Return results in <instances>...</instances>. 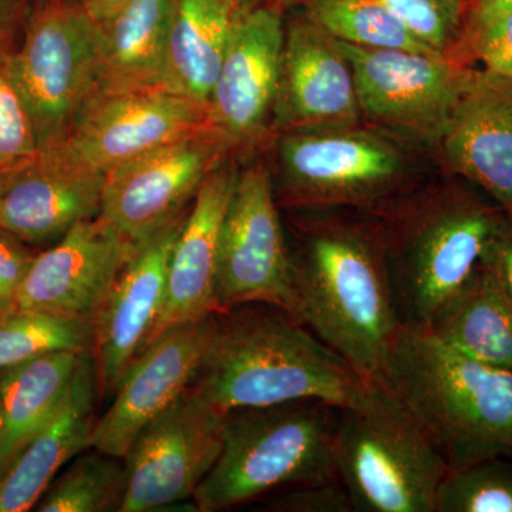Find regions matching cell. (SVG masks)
I'll list each match as a JSON object with an SVG mask.
<instances>
[{
  "instance_id": "4",
  "label": "cell",
  "mask_w": 512,
  "mask_h": 512,
  "mask_svg": "<svg viewBox=\"0 0 512 512\" xmlns=\"http://www.w3.org/2000/svg\"><path fill=\"white\" fill-rule=\"evenodd\" d=\"M507 212L463 185L412 191L376 217L400 322L427 325L476 274Z\"/></svg>"
},
{
  "instance_id": "35",
  "label": "cell",
  "mask_w": 512,
  "mask_h": 512,
  "mask_svg": "<svg viewBox=\"0 0 512 512\" xmlns=\"http://www.w3.org/2000/svg\"><path fill=\"white\" fill-rule=\"evenodd\" d=\"M266 510L275 512H352L348 491L336 480L298 485L292 491L279 495Z\"/></svg>"
},
{
  "instance_id": "29",
  "label": "cell",
  "mask_w": 512,
  "mask_h": 512,
  "mask_svg": "<svg viewBox=\"0 0 512 512\" xmlns=\"http://www.w3.org/2000/svg\"><path fill=\"white\" fill-rule=\"evenodd\" d=\"M92 346V320L18 311L0 316V369L56 352Z\"/></svg>"
},
{
  "instance_id": "36",
  "label": "cell",
  "mask_w": 512,
  "mask_h": 512,
  "mask_svg": "<svg viewBox=\"0 0 512 512\" xmlns=\"http://www.w3.org/2000/svg\"><path fill=\"white\" fill-rule=\"evenodd\" d=\"M484 264L493 271L505 295L512 303V217L507 215L503 228L484 258Z\"/></svg>"
},
{
  "instance_id": "39",
  "label": "cell",
  "mask_w": 512,
  "mask_h": 512,
  "mask_svg": "<svg viewBox=\"0 0 512 512\" xmlns=\"http://www.w3.org/2000/svg\"><path fill=\"white\" fill-rule=\"evenodd\" d=\"M84 10L97 25L113 18L121 9L126 8L131 0H73Z\"/></svg>"
},
{
  "instance_id": "21",
  "label": "cell",
  "mask_w": 512,
  "mask_h": 512,
  "mask_svg": "<svg viewBox=\"0 0 512 512\" xmlns=\"http://www.w3.org/2000/svg\"><path fill=\"white\" fill-rule=\"evenodd\" d=\"M237 175V167L224 161L208 175L192 200L171 252L163 308L146 346L171 329L215 312L222 220Z\"/></svg>"
},
{
  "instance_id": "14",
  "label": "cell",
  "mask_w": 512,
  "mask_h": 512,
  "mask_svg": "<svg viewBox=\"0 0 512 512\" xmlns=\"http://www.w3.org/2000/svg\"><path fill=\"white\" fill-rule=\"evenodd\" d=\"M188 208L150 237L134 244L116 281L92 319L99 400L113 399L124 373L146 346L163 308L168 265Z\"/></svg>"
},
{
  "instance_id": "40",
  "label": "cell",
  "mask_w": 512,
  "mask_h": 512,
  "mask_svg": "<svg viewBox=\"0 0 512 512\" xmlns=\"http://www.w3.org/2000/svg\"><path fill=\"white\" fill-rule=\"evenodd\" d=\"M241 8H254V6H275L284 10L286 6L302 5L305 0H238Z\"/></svg>"
},
{
  "instance_id": "20",
  "label": "cell",
  "mask_w": 512,
  "mask_h": 512,
  "mask_svg": "<svg viewBox=\"0 0 512 512\" xmlns=\"http://www.w3.org/2000/svg\"><path fill=\"white\" fill-rule=\"evenodd\" d=\"M439 146L454 174L512 217V79L470 69Z\"/></svg>"
},
{
  "instance_id": "9",
  "label": "cell",
  "mask_w": 512,
  "mask_h": 512,
  "mask_svg": "<svg viewBox=\"0 0 512 512\" xmlns=\"http://www.w3.org/2000/svg\"><path fill=\"white\" fill-rule=\"evenodd\" d=\"M215 312L269 303L292 313L291 249L268 168L238 171L222 220Z\"/></svg>"
},
{
  "instance_id": "38",
  "label": "cell",
  "mask_w": 512,
  "mask_h": 512,
  "mask_svg": "<svg viewBox=\"0 0 512 512\" xmlns=\"http://www.w3.org/2000/svg\"><path fill=\"white\" fill-rule=\"evenodd\" d=\"M511 10L512 0H470L464 29L490 22Z\"/></svg>"
},
{
  "instance_id": "5",
  "label": "cell",
  "mask_w": 512,
  "mask_h": 512,
  "mask_svg": "<svg viewBox=\"0 0 512 512\" xmlns=\"http://www.w3.org/2000/svg\"><path fill=\"white\" fill-rule=\"evenodd\" d=\"M339 409L296 400L225 414L217 463L195 491L200 512L229 510L282 487L336 480Z\"/></svg>"
},
{
  "instance_id": "26",
  "label": "cell",
  "mask_w": 512,
  "mask_h": 512,
  "mask_svg": "<svg viewBox=\"0 0 512 512\" xmlns=\"http://www.w3.org/2000/svg\"><path fill=\"white\" fill-rule=\"evenodd\" d=\"M426 329L458 352L512 372V303L484 262Z\"/></svg>"
},
{
  "instance_id": "37",
  "label": "cell",
  "mask_w": 512,
  "mask_h": 512,
  "mask_svg": "<svg viewBox=\"0 0 512 512\" xmlns=\"http://www.w3.org/2000/svg\"><path fill=\"white\" fill-rule=\"evenodd\" d=\"M32 0H0V42L12 43L13 36L25 28Z\"/></svg>"
},
{
  "instance_id": "33",
  "label": "cell",
  "mask_w": 512,
  "mask_h": 512,
  "mask_svg": "<svg viewBox=\"0 0 512 512\" xmlns=\"http://www.w3.org/2000/svg\"><path fill=\"white\" fill-rule=\"evenodd\" d=\"M458 60L471 57L483 64L484 70L512 79V10L490 22L464 29Z\"/></svg>"
},
{
  "instance_id": "10",
  "label": "cell",
  "mask_w": 512,
  "mask_h": 512,
  "mask_svg": "<svg viewBox=\"0 0 512 512\" xmlns=\"http://www.w3.org/2000/svg\"><path fill=\"white\" fill-rule=\"evenodd\" d=\"M339 43L355 74L360 116L384 133L439 144L470 67L450 56Z\"/></svg>"
},
{
  "instance_id": "24",
  "label": "cell",
  "mask_w": 512,
  "mask_h": 512,
  "mask_svg": "<svg viewBox=\"0 0 512 512\" xmlns=\"http://www.w3.org/2000/svg\"><path fill=\"white\" fill-rule=\"evenodd\" d=\"M82 353H50L0 369V477L62 403Z\"/></svg>"
},
{
  "instance_id": "13",
  "label": "cell",
  "mask_w": 512,
  "mask_h": 512,
  "mask_svg": "<svg viewBox=\"0 0 512 512\" xmlns=\"http://www.w3.org/2000/svg\"><path fill=\"white\" fill-rule=\"evenodd\" d=\"M207 126V107L165 87L101 92L56 150L74 164L107 174L153 148Z\"/></svg>"
},
{
  "instance_id": "12",
  "label": "cell",
  "mask_w": 512,
  "mask_h": 512,
  "mask_svg": "<svg viewBox=\"0 0 512 512\" xmlns=\"http://www.w3.org/2000/svg\"><path fill=\"white\" fill-rule=\"evenodd\" d=\"M225 414L188 389L128 447L120 512H151L194 497L220 457Z\"/></svg>"
},
{
  "instance_id": "8",
  "label": "cell",
  "mask_w": 512,
  "mask_h": 512,
  "mask_svg": "<svg viewBox=\"0 0 512 512\" xmlns=\"http://www.w3.org/2000/svg\"><path fill=\"white\" fill-rule=\"evenodd\" d=\"M12 70L37 150H56L99 93V25L73 0H39L13 50Z\"/></svg>"
},
{
  "instance_id": "23",
  "label": "cell",
  "mask_w": 512,
  "mask_h": 512,
  "mask_svg": "<svg viewBox=\"0 0 512 512\" xmlns=\"http://www.w3.org/2000/svg\"><path fill=\"white\" fill-rule=\"evenodd\" d=\"M241 5L168 0L163 87L207 107Z\"/></svg>"
},
{
  "instance_id": "41",
  "label": "cell",
  "mask_w": 512,
  "mask_h": 512,
  "mask_svg": "<svg viewBox=\"0 0 512 512\" xmlns=\"http://www.w3.org/2000/svg\"><path fill=\"white\" fill-rule=\"evenodd\" d=\"M0 430H2V404H0Z\"/></svg>"
},
{
  "instance_id": "2",
  "label": "cell",
  "mask_w": 512,
  "mask_h": 512,
  "mask_svg": "<svg viewBox=\"0 0 512 512\" xmlns=\"http://www.w3.org/2000/svg\"><path fill=\"white\" fill-rule=\"evenodd\" d=\"M369 377L346 362L291 312L247 303L217 312V323L191 389L218 412L320 400L355 406Z\"/></svg>"
},
{
  "instance_id": "42",
  "label": "cell",
  "mask_w": 512,
  "mask_h": 512,
  "mask_svg": "<svg viewBox=\"0 0 512 512\" xmlns=\"http://www.w3.org/2000/svg\"><path fill=\"white\" fill-rule=\"evenodd\" d=\"M36 2H39V0H36Z\"/></svg>"
},
{
  "instance_id": "1",
  "label": "cell",
  "mask_w": 512,
  "mask_h": 512,
  "mask_svg": "<svg viewBox=\"0 0 512 512\" xmlns=\"http://www.w3.org/2000/svg\"><path fill=\"white\" fill-rule=\"evenodd\" d=\"M306 208L291 249L292 315L365 377L379 376L402 328L375 214Z\"/></svg>"
},
{
  "instance_id": "22",
  "label": "cell",
  "mask_w": 512,
  "mask_h": 512,
  "mask_svg": "<svg viewBox=\"0 0 512 512\" xmlns=\"http://www.w3.org/2000/svg\"><path fill=\"white\" fill-rule=\"evenodd\" d=\"M97 402L93 356L84 350L62 403L0 477V512L32 510L57 473L82 451L90 450Z\"/></svg>"
},
{
  "instance_id": "15",
  "label": "cell",
  "mask_w": 512,
  "mask_h": 512,
  "mask_svg": "<svg viewBox=\"0 0 512 512\" xmlns=\"http://www.w3.org/2000/svg\"><path fill=\"white\" fill-rule=\"evenodd\" d=\"M284 40L282 9H241L207 104L210 126L234 148L261 140L274 120Z\"/></svg>"
},
{
  "instance_id": "28",
  "label": "cell",
  "mask_w": 512,
  "mask_h": 512,
  "mask_svg": "<svg viewBox=\"0 0 512 512\" xmlns=\"http://www.w3.org/2000/svg\"><path fill=\"white\" fill-rule=\"evenodd\" d=\"M53 480L35 510L40 512H120L127 490L124 458L90 448Z\"/></svg>"
},
{
  "instance_id": "18",
  "label": "cell",
  "mask_w": 512,
  "mask_h": 512,
  "mask_svg": "<svg viewBox=\"0 0 512 512\" xmlns=\"http://www.w3.org/2000/svg\"><path fill=\"white\" fill-rule=\"evenodd\" d=\"M106 174L74 164L59 150L0 170V229L30 247H52L79 222L99 217Z\"/></svg>"
},
{
  "instance_id": "34",
  "label": "cell",
  "mask_w": 512,
  "mask_h": 512,
  "mask_svg": "<svg viewBox=\"0 0 512 512\" xmlns=\"http://www.w3.org/2000/svg\"><path fill=\"white\" fill-rule=\"evenodd\" d=\"M39 249L0 229V316L18 311L20 289Z\"/></svg>"
},
{
  "instance_id": "25",
  "label": "cell",
  "mask_w": 512,
  "mask_h": 512,
  "mask_svg": "<svg viewBox=\"0 0 512 512\" xmlns=\"http://www.w3.org/2000/svg\"><path fill=\"white\" fill-rule=\"evenodd\" d=\"M168 0H131L99 25L101 92L163 87Z\"/></svg>"
},
{
  "instance_id": "3",
  "label": "cell",
  "mask_w": 512,
  "mask_h": 512,
  "mask_svg": "<svg viewBox=\"0 0 512 512\" xmlns=\"http://www.w3.org/2000/svg\"><path fill=\"white\" fill-rule=\"evenodd\" d=\"M448 467L512 458V372L464 355L421 326L402 325L380 375Z\"/></svg>"
},
{
  "instance_id": "16",
  "label": "cell",
  "mask_w": 512,
  "mask_h": 512,
  "mask_svg": "<svg viewBox=\"0 0 512 512\" xmlns=\"http://www.w3.org/2000/svg\"><path fill=\"white\" fill-rule=\"evenodd\" d=\"M215 323L217 312L171 329L141 350L124 373L109 409L97 417L90 448L124 458L140 430L190 389Z\"/></svg>"
},
{
  "instance_id": "32",
  "label": "cell",
  "mask_w": 512,
  "mask_h": 512,
  "mask_svg": "<svg viewBox=\"0 0 512 512\" xmlns=\"http://www.w3.org/2000/svg\"><path fill=\"white\" fill-rule=\"evenodd\" d=\"M12 43L0 42V170L39 153L12 70Z\"/></svg>"
},
{
  "instance_id": "27",
  "label": "cell",
  "mask_w": 512,
  "mask_h": 512,
  "mask_svg": "<svg viewBox=\"0 0 512 512\" xmlns=\"http://www.w3.org/2000/svg\"><path fill=\"white\" fill-rule=\"evenodd\" d=\"M302 6L309 19L339 42L363 49L441 55L417 39L379 0H305Z\"/></svg>"
},
{
  "instance_id": "31",
  "label": "cell",
  "mask_w": 512,
  "mask_h": 512,
  "mask_svg": "<svg viewBox=\"0 0 512 512\" xmlns=\"http://www.w3.org/2000/svg\"><path fill=\"white\" fill-rule=\"evenodd\" d=\"M424 45L454 57L466 26V0H379Z\"/></svg>"
},
{
  "instance_id": "17",
  "label": "cell",
  "mask_w": 512,
  "mask_h": 512,
  "mask_svg": "<svg viewBox=\"0 0 512 512\" xmlns=\"http://www.w3.org/2000/svg\"><path fill=\"white\" fill-rule=\"evenodd\" d=\"M134 249V242L99 217L79 222L37 252L22 289L20 311L92 320Z\"/></svg>"
},
{
  "instance_id": "30",
  "label": "cell",
  "mask_w": 512,
  "mask_h": 512,
  "mask_svg": "<svg viewBox=\"0 0 512 512\" xmlns=\"http://www.w3.org/2000/svg\"><path fill=\"white\" fill-rule=\"evenodd\" d=\"M512 458H490L450 468L434 512H512Z\"/></svg>"
},
{
  "instance_id": "7",
  "label": "cell",
  "mask_w": 512,
  "mask_h": 512,
  "mask_svg": "<svg viewBox=\"0 0 512 512\" xmlns=\"http://www.w3.org/2000/svg\"><path fill=\"white\" fill-rule=\"evenodd\" d=\"M281 202L296 210L350 208L380 214L412 192L402 148L357 124L282 131Z\"/></svg>"
},
{
  "instance_id": "19",
  "label": "cell",
  "mask_w": 512,
  "mask_h": 512,
  "mask_svg": "<svg viewBox=\"0 0 512 512\" xmlns=\"http://www.w3.org/2000/svg\"><path fill=\"white\" fill-rule=\"evenodd\" d=\"M355 74L339 40L305 13L285 26L281 74L274 106L275 126H348L360 120Z\"/></svg>"
},
{
  "instance_id": "6",
  "label": "cell",
  "mask_w": 512,
  "mask_h": 512,
  "mask_svg": "<svg viewBox=\"0 0 512 512\" xmlns=\"http://www.w3.org/2000/svg\"><path fill=\"white\" fill-rule=\"evenodd\" d=\"M336 476L360 512H434L450 470L439 448L382 376L339 409Z\"/></svg>"
},
{
  "instance_id": "11",
  "label": "cell",
  "mask_w": 512,
  "mask_h": 512,
  "mask_svg": "<svg viewBox=\"0 0 512 512\" xmlns=\"http://www.w3.org/2000/svg\"><path fill=\"white\" fill-rule=\"evenodd\" d=\"M231 150V141L207 126L119 165L106 174L100 217L128 241H143L187 210Z\"/></svg>"
}]
</instances>
